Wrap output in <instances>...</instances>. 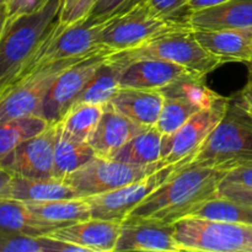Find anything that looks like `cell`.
Wrapping results in <instances>:
<instances>
[{"label": "cell", "mask_w": 252, "mask_h": 252, "mask_svg": "<svg viewBox=\"0 0 252 252\" xmlns=\"http://www.w3.org/2000/svg\"><path fill=\"white\" fill-rule=\"evenodd\" d=\"M251 161L252 118L231 100L223 120L189 162L228 171Z\"/></svg>", "instance_id": "cell-3"}, {"label": "cell", "mask_w": 252, "mask_h": 252, "mask_svg": "<svg viewBox=\"0 0 252 252\" xmlns=\"http://www.w3.org/2000/svg\"><path fill=\"white\" fill-rule=\"evenodd\" d=\"M206 51L228 62H252V29L193 31Z\"/></svg>", "instance_id": "cell-20"}, {"label": "cell", "mask_w": 252, "mask_h": 252, "mask_svg": "<svg viewBox=\"0 0 252 252\" xmlns=\"http://www.w3.org/2000/svg\"><path fill=\"white\" fill-rule=\"evenodd\" d=\"M204 80V75L192 74L160 90L164 94V105L157 127L162 134L175 133L192 116L220 96L211 90Z\"/></svg>", "instance_id": "cell-10"}, {"label": "cell", "mask_w": 252, "mask_h": 252, "mask_svg": "<svg viewBox=\"0 0 252 252\" xmlns=\"http://www.w3.org/2000/svg\"><path fill=\"white\" fill-rule=\"evenodd\" d=\"M192 74L197 73L172 62L161 59H139L126 65L121 75L120 85L121 88L161 90Z\"/></svg>", "instance_id": "cell-17"}, {"label": "cell", "mask_w": 252, "mask_h": 252, "mask_svg": "<svg viewBox=\"0 0 252 252\" xmlns=\"http://www.w3.org/2000/svg\"><path fill=\"white\" fill-rule=\"evenodd\" d=\"M192 30L187 21H172L159 16L147 0L110 19L100 34V44L111 53L137 48L157 37Z\"/></svg>", "instance_id": "cell-5"}, {"label": "cell", "mask_w": 252, "mask_h": 252, "mask_svg": "<svg viewBox=\"0 0 252 252\" xmlns=\"http://www.w3.org/2000/svg\"><path fill=\"white\" fill-rule=\"evenodd\" d=\"M62 0H48L38 10L9 16L0 37V95L29 65L61 22Z\"/></svg>", "instance_id": "cell-2"}, {"label": "cell", "mask_w": 252, "mask_h": 252, "mask_svg": "<svg viewBox=\"0 0 252 252\" xmlns=\"http://www.w3.org/2000/svg\"><path fill=\"white\" fill-rule=\"evenodd\" d=\"M193 214L206 218L252 224V207L239 204L223 197H216L211 199L201 208L197 209Z\"/></svg>", "instance_id": "cell-30"}, {"label": "cell", "mask_w": 252, "mask_h": 252, "mask_svg": "<svg viewBox=\"0 0 252 252\" xmlns=\"http://www.w3.org/2000/svg\"><path fill=\"white\" fill-rule=\"evenodd\" d=\"M225 174L216 167L185 162L128 217L174 224L218 197Z\"/></svg>", "instance_id": "cell-1"}, {"label": "cell", "mask_w": 252, "mask_h": 252, "mask_svg": "<svg viewBox=\"0 0 252 252\" xmlns=\"http://www.w3.org/2000/svg\"><path fill=\"white\" fill-rule=\"evenodd\" d=\"M162 134L157 126L149 127L123 145L113 159L126 164L148 166L161 161Z\"/></svg>", "instance_id": "cell-26"}, {"label": "cell", "mask_w": 252, "mask_h": 252, "mask_svg": "<svg viewBox=\"0 0 252 252\" xmlns=\"http://www.w3.org/2000/svg\"><path fill=\"white\" fill-rule=\"evenodd\" d=\"M121 223L122 228L115 251H179L174 239L172 224L135 217H127Z\"/></svg>", "instance_id": "cell-15"}, {"label": "cell", "mask_w": 252, "mask_h": 252, "mask_svg": "<svg viewBox=\"0 0 252 252\" xmlns=\"http://www.w3.org/2000/svg\"><path fill=\"white\" fill-rule=\"evenodd\" d=\"M140 0H97L85 20L90 24H102L117 15L123 14Z\"/></svg>", "instance_id": "cell-32"}, {"label": "cell", "mask_w": 252, "mask_h": 252, "mask_svg": "<svg viewBox=\"0 0 252 252\" xmlns=\"http://www.w3.org/2000/svg\"><path fill=\"white\" fill-rule=\"evenodd\" d=\"M89 142L78 139L66 132L59 122L56 123L54 138V170L53 177L65 180L68 175L78 170L95 157Z\"/></svg>", "instance_id": "cell-23"}, {"label": "cell", "mask_w": 252, "mask_h": 252, "mask_svg": "<svg viewBox=\"0 0 252 252\" xmlns=\"http://www.w3.org/2000/svg\"><path fill=\"white\" fill-rule=\"evenodd\" d=\"M5 1H6V0H0V4H4Z\"/></svg>", "instance_id": "cell-42"}, {"label": "cell", "mask_w": 252, "mask_h": 252, "mask_svg": "<svg viewBox=\"0 0 252 252\" xmlns=\"http://www.w3.org/2000/svg\"><path fill=\"white\" fill-rule=\"evenodd\" d=\"M0 252H47L46 239L0 230Z\"/></svg>", "instance_id": "cell-31"}, {"label": "cell", "mask_w": 252, "mask_h": 252, "mask_svg": "<svg viewBox=\"0 0 252 252\" xmlns=\"http://www.w3.org/2000/svg\"><path fill=\"white\" fill-rule=\"evenodd\" d=\"M14 175L0 165V199L7 198L10 182H11Z\"/></svg>", "instance_id": "cell-38"}, {"label": "cell", "mask_w": 252, "mask_h": 252, "mask_svg": "<svg viewBox=\"0 0 252 252\" xmlns=\"http://www.w3.org/2000/svg\"><path fill=\"white\" fill-rule=\"evenodd\" d=\"M159 16L172 21H187L189 15L187 0H147Z\"/></svg>", "instance_id": "cell-33"}, {"label": "cell", "mask_w": 252, "mask_h": 252, "mask_svg": "<svg viewBox=\"0 0 252 252\" xmlns=\"http://www.w3.org/2000/svg\"><path fill=\"white\" fill-rule=\"evenodd\" d=\"M121 228V221L90 218L54 229L47 236L75 244L89 252H112L116 250Z\"/></svg>", "instance_id": "cell-16"}, {"label": "cell", "mask_w": 252, "mask_h": 252, "mask_svg": "<svg viewBox=\"0 0 252 252\" xmlns=\"http://www.w3.org/2000/svg\"><path fill=\"white\" fill-rule=\"evenodd\" d=\"M218 197L230 199V201L244 204V206L252 207V187L220 182L218 189Z\"/></svg>", "instance_id": "cell-34"}, {"label": "cell", "mask_w": 252, "mask_h": 252, "mask_svg": "<svg viewBox=\"0 0 252 252\" xmlns=\"http://www.w3.org/2000/svg\"><path fill=\"white\" fill-rule=\"evenodd\" d=\"M144 129L147 128L130 121L108 102L103 106L102 116L89 143L97 157L113 159L123 145Z\"/></svg>", "instance_id": "cell-18"}, {"label": "cell", "mask_w": 252, "mask_h": 252, "mask_svg": "<svg viewBox=\"0 0 252 252\" xmlns=\"http://www.w3.org/2000/svg\"><path fill=\"white\" fill-rule=\"evenodd\" d=\"M108 21L102 24H90L85 19H81L71 24L59 22L34 54L29 65L11 85L36 69L54 62L85 59L100 53H111L100 44V34Z\"/></svg>", "instance_id": "cell-6"}, {"label": "cell", "mask_w": 252, "mask_h": 252, "mask_svg": "<svg viewBox=\"0 0 252 252\" xmlns=\"http://www.w3.org/2000/svg\"><path fill=\"white\" fill-rule=\"evenodd\" d=\"M185 162L167 165L157 172L120 189L95 196L84 197L91 209V218L123 221L149 194L174 175ZM189 164V162H187Z\"/></svg>", "instance_id": "cell-12"}, {"label": "cell", "mask_w": 252, "mask_h": 252, "mask_svg": "<svg viewBox=\"0 0 252 252\" xmlns=\"http://www.w3.org/2000/svg\"><path fill=\"white\" fill-rule=\"evenodd\" d=\"M56 123L39 134L22 142L1 166L14 176L29 179H52L54 170Z\"/></svg>", "instance_id": "cell-14"}, {"label": "cell", "mask_w": 252, "mask_h": 252, "mask_svg": "<svg viewBox=\"0 0 252 252\" xmlns=\"http://www.w3.org/2000/svg\"><path fill=\"white\" fill-rule=\"evenodd\" d=\"M110 53H100L73 64L52 84L42 105L41 117L49 125L59 122L73 107L89 81L94 78Z\"/></svg>", "instance_id": "cell-13"}, {"label": "cell", "mask_w": 252, "mask_h": 252, "mask_svg": "<svg viewBox=\"0 0 252 252\" xmlns=\"http://www.w3.org/2000/svg\"><path fill=\"white\" fill-rule=\"evenodd\" d=\"M47 1L48 0H6L5 4L9 11V16H17V15L36 11Z\"/></svg>", "instance_id": "cell-36"}, {"label": "cell", "mask_w": 252, "mask_h": 252, "mask_svg": "<svg viewBox=\"0 0 252 252\" xmlns=\"http://www.w3.org/2000/svg\"><path fill=\"white\" fill-rule=\"evenodd\" d=\"M103 106L105 105H97V103L74 105L59 121V123L73 137L84 142H89L102 116Z\"/></svg>", "instance_id": "cell-29"}, {"label": "cell", "mask_w": 252, "mask_h": 252, "mask_svg": "<svg viewBox=\"0 0 252 252\" xmlns=\"http://www.w3.org/2000/svg\"><path fill=\"white\" fill-rule=\"evenodd\" d=\"M228 0H187V4H189V14L197 10L206 9V7L214 6V5L221 4V2H225Z\"/></svg>", "instance_id": "cell-40"}, {"label": "cell", "mask_w": 252, "mask_h": 252, "mask_svg": "<svg viewBox=\"0 0 252 252\" xmlns=\"http://www.w3.org/2000/svg\"><path fill=\"white\" fill-rule=\"evenodd\" d=\"M116 111L145 128L154 127L161 115L164 94L160 90L121 88L111 98Z\"/></svg>", "instance_id": "cell-21"}, {"label": "cell", "mask_w": 252, "mask_h": 252, "mask_svg": "<svg viewBox=\"0 0 252 252\" xmlns=\"http://www.w3.org/2000/svg\"><path fill=\"white\" fill-rule=\"evenodd\" d=\"M172 225L179 251L252 252V224L191 214Z\"/></svg>", "instance_id": "cell-4"}, {"label": "cell", "mask_w": 252, "mask_h": 252, "mask_svg": "<svg viewBox=\"0 0 252 252\" xmlns=\"http://www.w3.org/2000/svg\"><path fill=\"white\" fill-rule=\"evenodd\" d=\"M80 61L83 59H68L47 64L6 89L0 95V122L29 116L41 117L43 100L52 84L65 69Z\"/></svg>", "instance_id": "cell-8"}, {"label": "cell", "mask_w": 252, "mask_h": 252, "mask_svg": "<svg viewBox=\"0 0 252 252\" xmlns=\"http://www.w3.org/2000/svg\"><path fill=\"white\" fill-rule=\"evenodd\" d=\"M0 230L31 236H43L53 231L54 229L39 223L25 202L14 198H1Z\"/></svg>", "instance_id": "cell-27"}, {"label": "cell", "mask_w": 252, "mask_h": 252, "mask_svg": "<svg viewBox=\"0 0 252 252\" xmlns=\"http://www.w3.org/2000/svg\"><path fill=\"white\" fill-rule=\"evenodd\" d=\"M127 64V62L116 58L112 53L108 54L107 59L98 68L94 78L89 81L74 105L78 103L106 105L110 102L111 98L121 89V75Z\"/></svg>", "instance_id": "cell-25"}, {"label": "cell", "mask_w": 252, "mask_h": 252, "mask_svg": "<svg viewBox=\"0 0 252 252\" xmlns=\"http://www.w3.org/2000/svg\"><path fill=\"white\" fill-rule=\"evenodd\" d=\"M235 102L252 118V63H249L248 81L236 96Z\"/></svg>", "instance_id": "cell-37"}, {"label": "cell", "mask_w": 252, "mask_h": 252, "mask_svg": "<svg viewBox=\"0 0 252 252\" xmlns=\"http://www.w3.org/2000/svg\"><path fill=\"white\" fill-rule=\"evenodd\" d=\"M193 31L252 29V0H228L187 16Z\"/></svg>", "instance_id": "cell-19"}, {"label": "cell", "mask_w": 252, "mask_h": 252, "mask_svg": "<svg viewBox=\"0 0 252 252\" xmlns=\"http://www.w3.org/2000/svg\"><path fill=\"white\" fill-rule=\"evenodd\" d=\"M164 166L167 165L162 161L148 166H137L95 155L85 165L68 175L64 181L70 185L80 197H89L144 179Z\"/></svg>", "instance_id": "cell-9"}, {"label": "cell", "mask_w": 252, "mask_h": 252, "mask_svg": "<svg viewBox=\"0 0 252 252\" xmlns=\"http://www.w3.org/2000/svg\"><path fill=\"white\" fill-rule=\"evenodd\" d=\"M7 20H9V11H7L6 4L4 2V4H0V37H1Z\"/></svg>", "instance_id": "cell-41"}, {"label": "cell", "mask_w": 252, "mask_h": 252, "mask_svg": "<svg viewBox=\"0 0 252 252\" xmlns=\"http://www.w3.org/2000/svg\"><path fill=\"white\" fill-rule=\"evenodd\" d=\"M251 63H252V62H251Z\"/></svg>", "instance_id": "cell-43"}, {"label": "cell", "mask_w": 252, "mask_h": 252, "mask_svg": "<svg viewBox=\"0 0 252 252\" xmlns=\"http://www.w3.org/2000/svg\"><path fill=\"white\" fill-rule=\"evenodd\" d=\"M112 54L116 58L122 59L127 63L139 59H161L172 62L204 76L225 63L199 44L194 37L193 30L162 34L137 48L115 52Z\"/></svg>", "instance_id": "cell-7"}, {"label": "cell", "mask_w": 252, "mask_h": 252, "mask_svg": "<svg viewBox=\"0 0 252 252\" xmlns=\"http://www.w3.org/2000/svg\"><path fill=\"white\" fill-rule=\"evenodd\" d=\"M221 182L252 187V161L228 170Z\"/></svg>", "instance_id": "cell-35"}, {"label": "cell", "mask_w": 252, "mask_h": 252, "mask_svg": "<svg viewBox=\"0 0 252 252\" xmlns=\"http://www.w3.org/2000/svg\"><path fill=\"white\" fill-rule=\"evenodd\" d=\"M49 123L39 116L0 122V165L25 140L43 132Z\"/></svg>", "instance_id": "cell-28"}, {"label": "cell", "mask_w": 252, "mask_h": 252, "mask_svg": "<svg viewBox=\"0 0 252 252\" xmlns=\"http://www.w3.org/2000/svg\"><path fill=\"white\" fill-rule=\"evenodd\" d=\"M231 98L219 96L212 105L192 116L182 127L162 137L161 161L165 165L189 162L228 111Z\"/></svg>", "instance_id": "cell-11"}, {"label": "cell", "mask_w": 252, "mask_h": 252, "mask_svg": "<svg viewBox=\"0 0 252 252\" xmlns=\"http://www.w3.org/2000/svg\"><path fill=\"white\" fill-rule=\"evenodd\" d=\"M81 1H84V0H62L61 17H59L62 24H66V22H68L71 12L74 11V9H75Z\"/></svg>", "instance_id": "cell-39"}, {"label": "cell", "mask_w": 252, "mask_h": 252, "mask_svg": "<svg viewBox=\"0 0 252 252\" xmlns=\"http://www.w3.org/2000/svg\"><path fill=\"white\" fill-rule=\"evenodd\" d=\"M80 197L78 192L63 180L58 179H29L14 176L10 182L7 198H14L25 203L70 199Z\"/></svg>", "instance_id": "cell-22"}, {"label": "cell", "mask_w": 252, "mask_h": 252, "mask_svg": "<svg viewBox=\"0 0 252 252\" xmlns=\"http://www.w3.org/2000/svg\"><path fill=\"white\" fill-rule=\"evenodd\" d=\"M26 204L39 223L52 229L91 218L90 206L84 197Z\"/></svg>", "instance_id": "cell-24"}]
</instances>
